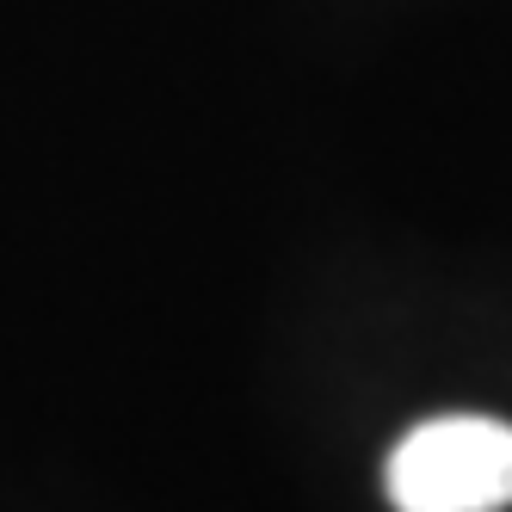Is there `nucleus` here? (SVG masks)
Wrapping results in <instances>:
<instances>
[{
  "label": "nucleus",
  "mask_w": 512,
  "mask_h": 512,
  "mask_svg": "<svg viewBox=\"0 0 512 512\" xmlns=\"http://www.w3.org/2000/svg\"><path fill=\"white\" fill-rule=\"evenodd\" d=\"M383 488L395 512H500L512 506V426L488 414L420 420L389 451Z\"/></svg>",
  "instance_id": "nucleus-1"
}]
</instances>
